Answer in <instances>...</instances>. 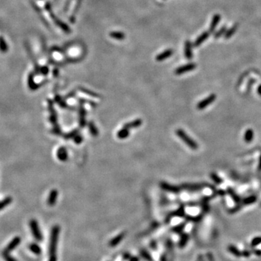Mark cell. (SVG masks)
<instances>
[{
  "label": "cell",
  "instance_id": "obj_4",
  "mask_svg": "<svg viewBox=\"0 0 261 261\" xmlns=\"http://www.w3.org/2000/svg\"><path fill=\"white\" fill-rule=\"evenodd\" d=\"M47 102H48V110H49V121H50V123L53 126L58 125V117L56 110H55V107H54L53 101L51 100V99H48Z\"/></svg>",
  "mask_w": 261,
  "mask_h": 261
},
{
  "label": "cell",
  "instance_id": "obj_17",
  "mask_svg": "<svg viewBox=\"0 0 261 261\" xmlns=\"http://www.w3.org/2000/svg\"><path fill=\"white\" fill-rule=\"evenodd\" d=\"M130 135V130L123 127L117 133V137L120 139H125L128 138Z\"/></svg>",
  "mask_w": 261,
  "mask_h": 261
},
{
  "label": "cell",
  "instance_id": "obj_21",
  "mask_svg": "<svg viewBox=\"0 0 261 261\" xmlns=\"http://www.w3.org/2000/svg\"><path fill=\"white\" fill-rule=\"evenodd\" d=\"M29 250L33 254L36 255H40L42 253V249H41V247L37 244H35V243H31L29 245Z\"/></svg>",
  "mask_w": 261,
  "mask_h": 261
},
{
  "label": "cell",
  "instance_id": "obj_27",
  "mask_svg": "<svg viewBox=\"0 0 261 261\" xmlns=\"http://www.w3.org/2000/svg\"><path fill=\"white\" fill-rule=\"evenodd\" d=\"M78 101L79 103L83 104V105H84V104H88V105H89L90 106H92V108H96V107H97V104H96L95 102H94V101L90 100V99H84V98L79 97L78 98Z\"/></svg>",
  "mask_w": 261,
  "mask_h": 261
},
{
  "label": "cell",
  "instance_id": "obj_30",
  "mask_svg": "<svg viewBox=\"0 0 261 261\" xmlns=\"http://www.w3.org/2000/svg\"><path fill=\"white\" fill-rule=\"evenodd\" d=\"M208 36H209V35H208V33H207V32H205V33H203L202 34H201L196 40L195 43H194V46L197 47L199 46V45H200L201 44H202V42L208 37Z\"/></svg>",
  "mask_w": 261,
  "mask_h": 261
},
{
  "label": "cell",
  "instance_id": "obj_19",
  "mask_svg": "<svg viewBox=\"0 0 261 261\" xmlns=\"http://www.w3.org/2000/svg\"><path fill=\"white\" fill-rule=\"evenodd\" d=\"M228 251L229 252V253H231V254L234 255V256H236V257H238V258L242 257V252L240 251L239 249H237L235 246H234V245L228 246Z\"/></svg>",
  "mask_w": 261,
  "mask_h": 261
},
{
  "label": "cell",
  "instance_id": "obj_20",
  "mask_svg": "<svg viewBox=\"0 0 261 261\" xmlns=\"http://www.w3.org/2000/svg\"><path fill=\"white\" fill-rule=\"evenodd\" d=\"M173 54V51L171 49H168V50L165 51L164 52L161 53L160 55H158V57L156 58V60L158 61H162L164 60L167 59L168 58L171 57Z\"/></svg>",
  "mask_w": 261,
  "mask_h": 261
},
{
  "label": "cell",
  "instance_id": "obj_11",
  "mask_svg": "<svg viewBox=\"0 0 261 261\" xmlns=\"http://www.w3.org/2000/svg\"><path fill=\"white\" fill-rule=\"evenodd\" d=\"M20 242H21V239L20 237H15L10 243L8 244V245L7 246L5 249V251L7 253H10L12 252V250H14L17 246L20 244Z\"/></svg>",
  "mask_w": 261,
  "mask_h": 261
},
{
  "label": "cell",
  "instance_id": "obj_32",
  "mask_svg": "<svg viewBox=\"0 0 261 261\" xmlns=\"http://www.w3.org/2000/svg\"><path fill=\"white\" fill-rule=\"evenodd\" d=\"M185 55L189 60L192 59V47L191 44L189 42H187L186 43V47H185Z\"/></svg>",
  "mask_w": 261,
  "mask_h": 261
},
{
  "label": "cell",
  "instance_id": "obj_37",
  "mask_svg": "<svg viewBox=\"0 0 261 261\" xmlns=\"http://www.w3.org/2000/svg\"><path fill=\"white\" fill-rule=\"evenodd\" d=\"M141 255H142L145 260H146L147 261H153L152 256H151L149 254V253H148L147 251H146V250H142V251H141Z\"/></svg>",
  "mask_w": 261,
  "mask_h": 261
},
{
  "label": "cell",
  "instance_id": "obj_45",
  "mask_svg": "<svg viewBox=\"0 0 261 261\" xmlns=\"http://www.w3.org/2000/svg\"><path fill=\"white\" fill-rule=\"evenodd\" d=\"M76 92H75V91H73V92H71L70 93L67 94L65 97H64V99H69V98H72V97H73V96H76Z\"/></svg>",
  "mask_w": 261,
  "mask_h": 261
},
{
  "label": "cell",
  "instance_id": "obj_49",
  "mask_svg": "<svg viewBox=\"0 0 261 261\" xmlns=\"http://www.w3.org/2000/svg\"><path fill=\"white\" fill-rule=\"evenodd\" d=\"M258 170L261 171V155L260 157V160H259V164H258Z\"/></svg>",
  "mask_w": 261,
  "mask_h": 261
},
{
  "label": "cell",
  "instance_id": "obj_36",
  "mask_svg": "<svg viewBox=\"0 0 261 261\" xmlns=\"http://www.w3.org/2000/svg\"><path fill=\"white\" fill-rule=\"evenodd\" d=\"M2 257L5 261H17L15 258H14L11 255H10L9 253L6 252L5 250L2 253Z\"/></svg>",
  "mask_w": 261,
  "mask_h": 261
},
{
  "label": "cell",
  "instance_id": "obj_10",
  "mask_svg": "<svg viewBox=\"0 0 261 261\" xmlns=\"http://www.w3.org/2000/svg\"><path fill=\"white\" fill-rule=\"evenodd\" d=\"M196 67L195 64L194 63H190L188 65H186L184 66H181V67H178V68L176 70V74L177 75H181L183 74V73H187V72H190L192 71V70H194V68Z\"/></svg>",
  "mask_w": 261,
  "mask_h": 261
},
{
  "label": "cell",
  "instance_id": "obj_6",
  "mask_svg": "<svg viewBox=\"0 0 261 261\" xmlns=\"http://www.w3.org/2000/svg\"><path fill=\"white\" fill-rule=\"evenodd\" d=\"M216 99V95L214 94H210V96H208V97L205 98V99L202 100L201 102H199L197 105V109L198 110H203L205 109V108L208 106V105H210L211 103L214 102Z\"/></svg>",
  "mask_w": 261,
  "mask_h": 261
},
{
  "label": "cell",
  "instance_id": "obj_5",
  "mask_svg": "<svg viewBox=\"0 0 261 261\" xmlns=\"http://www.w3.org/2000/svg\"><path fill=\"white\" fill-rule=\"evenodd\" d=\"M78 124L80 128H83L86 125H87V122H86V108L83 106V104L79 103L78 105Z\"/></svg>",
  "mask_w": 261,
  "mask_h": 261
},
{
  "label": "cell",
  "instance_id": "obj_47",
  "mask_svg": "<svg viewBox=\"0 0 261 261\" xmlns=\"http://www.w3.org/2000/svg\"><path fill=\"white\" fill-rule=\"evenodd\" d=\"M225 30H226V28H225V27H224L222 29H221V31H218V33H216V35H215V37L216 38H218V37H219L220 36H221V34H222L223 33H224V31H225Z\"/></svg>",
  "mask_w": 261,
  "mask_h": 261
},
{
  "label": "cell",
  "instance_id": "obj_22",
  "mask_svg": "<svg viewBox=\"0 0 261 261\" xmlns=\"http://www.w3.org/2000/svg\"><path fill=\"white\" fill-rule=\"evenodd\" d=\"M78 89L80 92H83V94H87V95H89V96H92V97H95V98L100 97V95L99 94H98L95 93V92H92V91L89 90V89H85V88H83V87H78Z\"/></svg>",
  "mask_w": 261,
  "mask_h": 261
},
{
  "label": "cell",
  "instance_id": "obj_46",
  "mask_svg": "<svg viewBox=\"0 0 261 261\" xmlns=\"http://www.w3.org/2000/svg\"><path fill=\"white\" fill-rule=\"evenodd\" d=\"M40 72L43 75H47L48 73V72H49V69H48L47 67H42L40 69Z\"/></svg>",
  "mask_w": 261,
  "mask_h": 261
},
{
  "label": "cell",
  "instance_id": "obj_18",
  "mask_svg": "<svg viewBox=\"0 0 261 261\" xmlns=\"http://www.w3.org/2000/svg\"><path fill=\"white\" fill-rule=\"evenodd\" d=\"M124 236H125V234H124V233H122V234H119V235H118L117 237H114V238L110 242L109 244L110 246H111V247H115L116 245H118V244L124 239Z\"/></svg>",
  "mask_w": 261,
  "mask_h": 261
},
{
  "label": "cell",
  "instance_id": "obj_41",
  "mask_svg": "<svg viewBox=\"0 0 261 261\" xmlns=\"http://www.w3.org/2000/svg\"><path fill=\"white\" fill-rule=\"evenodd\" d=\"M242 206H243L242 204L239 203L237 206L234 207V208H231V209H230L229 210H228V212H229L230 213H235V212H238L239 210H241V208H242Z\"/></svg>",
  "mask_w": 261,
  "mask_h": 261
},
{
  "label": "cell",
  "instance_id": "obj_16",
  "mask_svg": "<svg viewBox=\"0 0 261 261\" xmlns=\"http://www.w3.org/2000/svg\"><path fill=\"white\" fill-rule=\"evenodd\" d=\"M54 100H55V103H56L58 105H59L61 108L66 109V108H68V105H67V102H65V99H64V98H62L60 95L59 94L55 95V98H54Z\"/></svg>",
  "mask_w": 261,
  "mask_h": 261
},
{
  "label": "cell",
  "instance_id": "obj_28",
  "mask_svg": "<svg viewBox=\"0 0 261 261\" xmlns=\"http://www.w3.org/2000/svg\"><path fill=\"white\" fill-rule=\"evenodd\" d=\"M253 136H254L253 130L252 129H247L246 130L245 134H244V141L247 143H250V142H251L253 141Z\"/></svg>",
  "mask_w": 261,
  "mask_h": 261
},
{
  "label": "cell",
  "instance_id": "obj_15",
  "mask_svg": "<svg viewBox=\"0 0 261 261\" xmlns=\"http://www.w3.org/2000/svg\"><path fill=\"white\" fill-rule=\"evenodd\" d=\"M87 126L89 133H91V135H92V136L96 137V136H97L98 135H99V130H98V128H96V125H95V124L94 123V121H89V122H88Z\"/></svg>",
  "mask_w": 261,
  "mask_h": 261
},
{
  "label": "cell",
  "instance_id": "obj_24",
  "mask_svg": "<svg viewBox=\"0 0 261 261\" xmlns=\"http://www.w3.org/2000/svg\"><path fill=\"white\" fill-rule=\"evenodd\" d=\"M257 201V196H248L247 198H244L242 201L241 203L242 204V205H248L253 204L254 202H255Z\"/></svg>",
  "mask_w": 261,
  "mask_h": 261
},
{
  "label": "cell",
  "instance_id": "obj_12",
  "mask_svg": "<svg viewBox=\"0 0 261 261\" xmlns=\"http://www.w3.org/2000/svg\"><path fill=\"white\" fill-rule=\"evenodd\" d=\"M58 192L57 190H52L49 194V197L47 199V204L49 206H54L56 203V201L58 199Z\"/></svg>",
  "mask_w": 261,
  "mask_h": 261
},
{
  "label": "cell",
  "instance_id": "obj_8",
  "mask_svg": "<svg viewBox=\"0 0 261 261\" xmlns=\"http://www.w3.org/2000/svg\"><path fill=\"white\" fill-rule=\"evenodd\" d=\"M211 185L203 184H184L181 185V188L188 190V191H196V190H200L205 187H209Z\"/></svg>",
  "mask_w": 261,
  "mask_h": 261
},
{
  "label": "cell",
  "instance_id": "obj_13",
  "mask_svg": "<svg viewBox=\"0 0 261 261\" xmlns=\"http://www.w3.org/2000/svg\"><path fill=\"white\" fill-rule=\"evenodd\" d=\"M142 125V119H138L134 120V121H132L130 122L126 123L124 125V128H127V129H131V128H139V126Z\"/></svg>",
  "mask_w": 261,
  "mask_h": 261
},
{
  "label": "cell",
  "instance_id": "obj_2",
  "mask_svg": "<svg viewBox=\"0 0 261 261\" xmlns=\"http://www.w3.org/2000/svg\"><path fill=\"white\" fill-rule=\"evenodd\" d=\"M176 133L177 136L187 145L190 148L192 149H196L198 148V144L193 140L192 138H190L188 135L187 134L184 130H183L182 129H177L176 131Z\"/></svg>",
  "mask_w": 261,
  "mask_h": 261
},
{
  "label": "cell",
  "instance_id": "obj_34",
  "mask_svg": "<svg viewBox=\"0 0 261 261\" xmlns=\"http://www.w3.org/2000/svg\"><path fill=\"white\" fill-rule=\"evenodd\" d=\"M53 134L57 135V136H60L62 135V129H61L60 126L59 125H56V126H53V128H52V130H51Z\"/></svg>",
  "mask_w": 261,
  "mask_h": 261
},
{
  "label": "cell",
  "instance_id": "obj_35",
  "mask_svg": "<svg viewBox=\"0 0 261 261\" xmlns=\"http://www.w3.org/2000/svg\"><path fill=\"white\" fill-rule=\"evenodd\" d=\"M7 44L4 39L2 37H0V50L3 52H5L7 51Z\"/></svg>",
  "mask_w": 261,
  "mask_h": 261
},
{
  "label": "cell",
  "instance_id": "obj_50",
  "mask_svg": "<svg viewBox=\"0 0 261 261\" xmlns=\"http://www.w3.org/2000/svg\"><path fill=\"white\" fill-rule=\"evenodd\" d=\"M130 261H139V258H136V257L131 258L130 259Z\"/></svg>",
  "mask_w": 261,
  "mask_h": 261
},
{
  "label": "cell",
  "instance_id": "obj_39",
  "mask_svg": "<svg viewBox=\"0 0 261 261\" xmlns=\"http://www.w3.org/2000/svg\"><path fill=\"white\" fill-rule=\"evenodd\" d=\"M210 177L212 178V179L213 180L215 183H216V184H221V183L223 182L222 179H221V178H220V177L218 176L216 174H214V173H212V174H211Z\"/></svg>",
  "mask_w": 261,
  "mask_h": 261
},
{
  "label": "cell",
  "instance_id": "obj_52",
  "mask_svg": "<svg viewBox=\"0 0 261 261\" xmlns=\"http://www.w3.org/2000/svg\"><path fill=\"white\" fill-rule=\"evenodd\" d=\"M202 261H204V260H203V259H202Z\"/></svg>",
  "mask_w": 261,
  "mask_h": 261
},
{
  "label": "cell",
  "instance_id": "obj_33",
  "mask_svg": "<svg viewBox=\"0 0 261 261\" xmlns=\"http://www.w3.org/2000/svg\"><path fill=\"white\" fill-rule=\"evenodd\" d=\"M171 216H178V217H185V212H184V209L183 207L178 208L175 212H172L171 214Z\"/></svg>",
  "mask_w": 261,
  "mask_h": 261
},
{
  "label": "cell",
  "instance_id": "obj_3",
  "mask_svg": "<svg viewBox=\"0 0 261 261\" xmlns=\"http://www.w3.org/2000/svg\"><path fill=\"white\" fill-rule=\"evenodd\" d=\"M29 226H30L32 234L34 237V238L39 242L42 241L43 240V236H42V232H41L37 221L36 219H31L29 222Z\"/></svg>",
  "mask_w": 261,
  "mask_h": 261
},
{
  "label": "cell",
  "instance_id": "obj_25",
  "mask_svg": "<svg viewBox=\"0 0 261 261\" xmlns=\"http://www.w3.org/2000/svg\"><path fill=\"white\" fill-rule=\"evenodd\" d=\"M189 239H190V237H189L188 234H181V239H180L179 243H178V246H179V247L183 248L184 247H185V245L187 244V242L189 241Z\"/></svg>",
  "mask_w": 261,
  "mask_h": 261
},
{
  "label": "cell",
  "instance_id": "obj_26",
  "mask_svg": "<svg viewBox=\"0 0 261 261\" xmlns=\"http://www.w3.org/2000/svg\"><path fill=\"white\" fill-rule=\"evenodd\" d=\"M12 202V198L10 197V196H7V197L4 198V199L0 202V210L4 209V208H6L7 206H8L11 202Z\"/></svg>",
  "mask_w": 261,
  "mask_h": 261
},
{
  "label": "cell",
  "instance_id": "obj_29",
  "mask_svg": "<svg viewBox=\"0 0 261 261\" xmlns=\"http://www.w3.org/2000/svg\"><path fill=\"white\" fill-rule=\"evenodd\" d=\"M227 192H228V194L231 196V198L234 199V202H236L237 203H238V204L240 203V202H241V199H240L239 196L236 194L235 192H234V190H231V188H228V190H227Z\"/></svg>",
  "mask_w": 261,
  "mask_h": 261
},
{
  "label": "cell",
  "instance_id": "obj_1",
  "mask_svg": "<svg viewBox=\"0 0 261 261\" xmlns=\"http://www.w3.org/2000/svg\"><path fill=\"white\" fill-rule=\"evenodd\" d=\"M60 228L59 226H54L51 231L50 242H49V261H57L56 250L58 247V238H59Z\"/></svg>",
  "mask_w": 261,
  "mask_h": 261
},
{
  "label": "cell",
  "instance_id": "obj_43",
  "mask_svg": "<svg viewBox=\"0 0 261 261\" xmlns=\"http://www.w3.org/2000/svg\"><path fill=\"white\" fill-rule=\"evenodd\" d=\"M184 226H185V224H181L173 228V231H175L176 233H180L184 230Z\"/></svg>",
  "mask_w": 261,
  "mask_h": 261
},
{
  "label": "cell",
  "instance_id": "obj_38",
  "mask_svg": "<svg viewBox=\"0 0 261 261\" xmlns=\"http://www.w3.org/2000/svg\"><path fill=\"white\" fill-rule=\"evenodd\" d=\"M261 243V237H258L253 239L251 242V247H255Z\"/></svg>",
  "mask_w": 261,
  "mask_h": 261
},
{
  "label": "cell",
  "instance_id": "obj_51",
  "mask_svg": "<svg viewBox=\"0 0 261 261\" xmlns=\"http://www.w3.org/2000/svg\"><path fill=\"white\" fill-rule=\"evenodd\" d=\"M258 94L260 95V96H261V85L260 86H259L258 89Z\"/></svg>",
  "mask_w": 261,
  "mask_h": 261
},
{
  "label": "cell",
  "instance_id": "obj_42",
  "mask_svg": "<svg viewBox=\"0 0 261 261\" xmlns=\"http://www.w3.org/2000/svg\"><path fill=\"white\" fill-rule=\"evenodd\" d=\"M73 142H74L76 144H81L82 142H83V136H81V135L78 134L77 136H75L74 139H73Z\"/></svg>",
  "mask_w": 261,
  "mask_h": 261
},
{
  "label": "cell",
  "instance_id": "obj_31",
  "mask_svg": "<svg viewBox=\"0 0 261 261\" xmlns=\"http://www.w3.org/2000/svg\"><path fill=\"white\" fill-rule=\"evenodd\" d=\"M220 18H221V17H220L219 15H215L213 16V18H212V23H211L210 25V31H213L215 30V27H216L218 22H219Z\"/></svg>",
  "mask_w": 261,
  "mask_h": 261
},
{
  "label": "cell",
  "instance_id": "obj_14",
  "mask_svg": "<svg viewBox=\"0 0 261 261\" xmlns=\"http://www.w3.org/2000/svg\"><path fill=\"white\" fill-rule=\"evenodd\" d=\"M28 88L32 91H35L39 88V84L36 83L34 81V76L33 73H30L28 77Z\"/></svg>",
  "mask_w": 261,
  "mask_h": 261
},
{
  "label": "cell",
  "instance_id": "obj_48",
  "mask_svg": "<svg viewBox=\"0 0 261 261\" xmlns=\"http://www.w3.org/2000/svg\"><path fill=\"white\" fill-rule=\"evenodd\" d=\"M252 253H253V254L256 255H258V256H261V250H252Z\"/></svg>",
  "mask_w": 261,
  "mask_h": 261
},
{
  "label": "cell",
  "instance_id": "obj_23",
  "mask_svg": "<svg viewBox=\"0 0 261 261\" xmlns=\"http://www.w3.org/2000/svg\"><path fill=\"white\" fill-rule=\"evenodd\" d=\"M79 129L76 128V129H74L73 130H71L70 132H68V133H65L63 135V138L65 139V140H69V139H74V137L76 136H77L78 134H79Z\"/></svg>",
  "mask_w": 261,
  "mask_h": 261
},
{
  "label": "cell",
  "instance_id": "obj_40",
  "mask_svg": "<svg viewBox=\"0 0 261 261\" xmlns=\"http://www.w3.org/2000/svg\"><path fill=\"white\" fill-rule=\"evenodd\" d=\"M236 29H237V26H234V27L231 28V29H229V30L226 32V33L225 37L226 38V39H228V38L231 37V36L234 34V32L236 31Z\"/></svg>",
  "mask_w": 261,
  "mask_h": 261
},
{
  "label": "cell",
  "instance_id": "obj_44",
  "mask_svg": "<svg viewBox=\"0 0 261 261\" xmlns=\"http://www.w3.org/2000/svg\"><path fill=\"white\" fill-rule=\"evenodd\" d=\"M242 257L244 258H249L250 256V255L252 254V251H249V250H244V251L242 252Z\"/></svg>",
  "mask_w": 261,
  "mask_h": 261
},
{
  "label": "cell",
  "instance_id": "obj_7",
  "mask_svg": "<svg viewBox=\"0 0 261 261\" xmlns=\"http://www.w3.org/2000/svg\"><path fill=\"white\" fill-rule=\"evenodd\" d=\"M160 186L161 188H162L163 190H165V191L168 192L174 193V194H178V193H179L180 190H181L179 187L171 185V184H168V183L167 182H165V181L160 182Z\"/></svg>",
  "mask_w": 261,
  "mask_h": 261
},
{
  "label": "cell",
  "instance_id": "obj_9",
  "mask_svg": "<svg viewBox=\"0 0 261 261\" xmlns=\"http://www.w3.org/2000/svg\"><path fill=\"white\" fill-rule=\"evenodd\" d=\"M57 158L61 162H65L68 159V154L65 146H60L57 151Z\"/></svg>",
  "mask_w": 261,
  "mask_h": 261
}]
</instances>
